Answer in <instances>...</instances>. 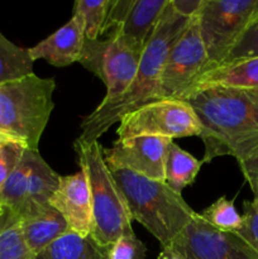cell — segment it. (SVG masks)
Segmentation results:
<instances>
[{"label": "cell", "mask_w": 258, "mask_h": 259, "mask_svg": "<svg viewBox=\"0 0 258 259\" xmlns=\"http://www.w3.org/2000/svg\"><path fill=\"white\" fill-rule=\"evenodd\" d=\"M177 100L197 116L205 147L202 163L223 156L239 161L258 147V91L210 86L190 90Z\"/></svg>", "instance_id": "6da1fadb"}, {"label": "cell", "mask_w": 258, "mask_h": 259, "mask_svg": "<svg viewBox=\"0 0 258 259\" xmlns=\"http://www.w3.org/2000/svg\"><path fill=\"white\" fill-rule=\"evenodd\" d=\"M190 20L191 18L179 14L169 0L153 35L144 47L133 82L120 96L113 100L101 101L93 113L83 118L78 139L83 142L99 141V138L113 124L120 121L125 114L154 101L167 55Z\"/></svg>", "instance_id": "7a4b0ae2"}, {"label": "cell", "mask_w": 258, "mask_h": 259, "mask_svg": "<svg viewBox=\"0 0 258 259\" xmlns=\"http://www.w3.org/2000/svg\"><path fill=\"white\" fill-rule=\"evenodd\" d=\"M109 169L123 194L132 220L143 225L161 247L171 244L196 215L181 194L174 191L166 182L129 169Z\"/></svg>", "instance_id": "3957f363"}, {"label": "cell", "mask_w": 258, "mask_h": 259, "mask_svg": "<svg viewBox=\"0 0 258 259\" xmlns=\"http://www.w3.org/2000/svg\"><path fill=\"white\" fill-rule=\"evenodd\" d=\"M55 78H42L34 73L0 83V133L29 151H38L55 108Z\"/></svg>", "instance_id": "277c9868"}, {"label": "cell", "mask_w": 258, "mask_h": 259, "mask_svg": "<svg viewBox=\"0 0 258 259\" xmlns=\"http://www.w3.org/2000/svg\"><path fill=\"white\" fill-rule=\"evenodd\" d=\"M75 151L78 166L88 176L93 201V235L101 245L113 244L124 234H132V218L123 194L119 190L105 158L104 148L99 141L83 142L76 139Z\"/></svg>", "instance_id": "5b68a950"}, {"label": "cell", "mask_w": 258, "mask_h": 259, "mask_svg": "<svg viewBox=\"0 0 258 259\" xmlns=\"http://www.w3.org/2000/svg\"><path fill=\"white\" fill-rule=\"evenodd\" d=\"M197 17L207 56L205 72L224 62L244 33L258 22V0H204Z\"/></svg>", "instance_id": "8992f818"}, {"label": "cell", "mask_w": 258, "mask_h": 259, "mask_svg": "<svg viewBox=\"0 0 258 259\" xmlns=\"http://www.w3.org/2000/svg\"><path fill=\"white\" fill-rule=\"evenodd\" d=\"M118 139L134 137L175 138L200 137V126L194 110L185 101L163 99L144 104L120 119L116 129Z\"/></svg>", "instance_id": "52a82bcc"}, {"label": "cell", "mask_w": 258, "mask_h": 259, "mask_svg": "<svg viewBox=\"0 0 258 259\" xmlns=\"http://www.w3.org/2000/svg\"><path fill=\"white\" fill-rule=\"evenodd\" d=\"M143 50L126 42L118 35L106 39H85L78 62L98 76L106 86L103 101L120 96L136 77Z\"/></svg>", "instance_id": "ba28073f"}, {"label": "cell", "mask_w": 258, "mask_h": 259, "mask_svg": "<svg viewBox=\"0 0 258 259\" xmlns=\"http://www.w3.org/2000/svg\"><path fill=\"white\" fill-rule=\"evenodd\" d=\"M197 15L191 18L169 50L159 76L154 101L182 98L206 67L207 56Z\"/></svg>", "instance_id": "9c48e42d"}, {"label": "cell", "mask_w": 258, "mask_h": 259, "mask_svg": "<svg viewBox=\"0 0 258 259\" xmlns=\"http://www.w3.org/2000/svg\"><path fill=\"white\" fill-rule=\"evenodd\" d=\"M185 259H258L250 245L235 232H223L196 212L171 243Z\"/></svg>", "instance_id": "30bf717a"}, {"label": "cell", "mask_w": 258, "mask_h": 259, "mask_svg": "<svg viewBox=\"0 0 258 259\" xmlns=\"http://www.w3.org/2000/svg\"><path fill=\"white\" fill-rule=\"evenodd\" d=\"M169 0H111L106 32L144 50Z\"/></svg>", "instance_id": "8fae6325"}, {"label": "cell", "mask_w": 258, "mask_h": 259, "mask_svg": "<svg viewBox=\"0 0 258 259\" xmlns=\"http://www.w3.org/2000/svg\"><path fill=\"white\" fill-rule=\"evenodd\" d=\"M172 139L162 137H134L118 139L104 149L108 167L129 169L151 180L164 182L166 149Z\"/></svg>", "instance_id": "7c38bea8"}, {"label": "cell", "mask_w": 258, "mask_h": 259, "mask_svg": "<svg viewBox=\"0 0 258 259\" xmlns=\"http://www.w3.org/2000/svg\"><path fill=\"white\" fill-rule=\"evenodd\" d=\"M50 205L62 215L71 232L80 235H90L93 233L90 186L85 169L81 166L76 174L61 176L57 190L50 200Z\"/></svg>", "instance_id": "4fadbf2b"}, {"label": "cell", "mask_w": 258, "mask_h": 259, "mask_svg": "<svg viewBox=\"0 0 258 259\" xmlns=\"http://www.w3.org/2000/svg\"><path fill=\"white\" fill-rule=\"evenodd\" d=\"M83 45V20L81 15L72 13L65 25L29 48V55L33 61L45 60L56 67H66L80 61Z\"/></svg>", "instance_id": "5bb4252c"}, {"label": "cell", "mask_w": 258, "mask_h": 259, "mask_svg": "<svg viewBox=\"0 0 258 259\" xmlns=\"http://www.w3.org/2000/svg\"><path fill=\"white\" fill-rule=\"evenodd\" d=\"M60 179V175L53 171L42 158L39 151H32L30 171L25 185L24 206L20 222L50 206V200L57 190Z\"/></svg>", "instance_id": "9a60e30c"}, {"label": "cell", "mask_w": 258, "mask_h": 259, "mask_svg": "<svg viewBox=\"0 0 258 259\" xmlns=\"http://www.w3.org/2000/svg\"><path fill=\"white\" fill-rule=\"evenodd\" d=\"M210 86L258 91V57L242 58L215 66L202 72L190 90Z\"/></svg>", "instance_id": "2e32d148"}, {"label": "cell", "mask_w": 258, "mask_h": 259, "mask_svg": "<svg viewBox=\"0 0 258 259\" xmlns=\"http://www.w3.org/2000/svg\"><path fill=\"white\" fill-rule=\"evenodd\" d=\"M19 224L23 237L35 257L55 240L70 232V227L62 215L51 205L35 215L22 220Z\"/></svg>", "instance_id": "e0dca14e"}, {"label": "cell", "mask_w": 258, "mask_h": 259, "mask_svg": "<svg viewBox=\"0 0 258 259\" xmlns=\"http://www.w3.org/2000/svg\"><path fill=\"white\" fill-rule=\"evenodd\" d=\"M109 245H101L93 235L68 232L48 245L35 259H108Z\"/></svg>", "instance_id": "ac0fdd59"}, {"label": "cell", "mask_w": 258, "mask_h": 259, "mask_svg": "<svg viewBox=\"0 0 258 259\" xmlns=\"http://www.w3.org/2000/svg\"><path fill=\"white\" fill-rule=\"evenodd\" d=\"M202 161L195 158L171 141L166 149L164 159V182L174 191L181 194L182 190L194 184L201 168Z\"/></svg>", "instance_id": "d6986e66"}, {"label": "cell", "mask_w": 258, "mask_h": 259, "mask_svg": "<svg viewBox=\"0 0 258 259\" xmlns=\"http://www.w3.org/2000/svg\"><path fill=\"white\" fill-rule=\"evenodd\" d=\"M33 63L29 48L14 45L0 32V83L34 73Z\"/></svg>", "instance_id": "ffe728a7"}, {"label": "cell", "mask_w": 258, "mask_h": 259, "mask_svg": "<svg viewBox=\"0 0 258 259\" xmlns=\"http://www.w3.org/2000/svg\"><path fill=\"white\" fill-rule=\"evenodd\" d=\"M110 4L111 0H77L75 3L73 13L82 18L85 39L96 40L105 34Z\"/></svg>", "instance_id": "44dd1931"}, {"label": "cell", "mask_w": 258, "mask_h": 259, "mask_svg": "<svg viewBox=\"0 0 258 259\" xmlns=\"http://www.w3.org/2000/svg\"><path fill=\"white\" fill-rule=\"evenodd\" d=\"M205 222L223 232H238L243 225L242 215L235 209L233 200L219 197L200 214Z\"/></svg>", "instance_id": "7402d4cb"}, {"label": "cell", "mask_w": 258, "mask_h": 259, "mask_svg": "<svg viewBox=\"0 0 258 259\" xmlns=\"http://www.w3.org/2000/svg\"><path fill=\"white\" fill-rule=\"evenodd\" d=\"M0 259H35L23 237L19 223L0 230Z\"/></svg>", "instance_id": "603a6c76"}, {"label": "cell", "mask_w": 258, "mask_h": 259, "mask_svg": "<svg viewBox=\"0 0 258 259\" xmlns=\"http://www.w3.org/2000/svg\"><path fill=\"white\" fill-rule=\"evenodd\" d=\"M25 149L22 143L0 133V189L18 166Z\"/></svg>", "instance_id": "cb8c5ba5"}, {"label": "cell", "mask_w": 258, "mask_h": 259, "mask_svg": "<svg viewBox=\"0 0 258 259\" xmlns=\"http://www.w3.org/2000/svg\"><path fill=\"white\" fill-rule=\"evenodd\" d=\"M147 248L134 233L124 234L109 245L108 259H146Z\"/></svg>", "instance_id": "d4e9b609"}, {"label": "cell", "mask_w": 258, "mask_h": 259, "mask_svg": "<svg viewBox=\"0 0 258 259\" xmlns=\"http://www.w3.org/2000/svg\"><path fill=\"white\" fill-rule=\"evenodd\" d=\"M243 225L238 235L243 238L258 254V199L253 197L250 201L243 204Z\"/></svg>", "instance_id": "484cf974"}, {"label": "cell", "mask_w": 258, "mask_h": 259, "mask_svg": "<svg viewBox=\"0 0 258 259\" xmlns=\"http://www.w3.org/2000/svg\"><path fill=\"white\" fill-rule=\"evenodd\" d=\"M250 57H258V22L244 33L223 63Z\"/></svg>", "instance_id": "4316f807"}, {"label": "cell", "mask_w": 258, "mask_h": 259, "mask_svg": "<svg viewBox=\"0 0 258 259\" xmlns=\"http://www.w3.org/2000/svg\"><path fill=\"white\" fill-rule=\"evenodd\" d=\"M239 168L249 185L255 199H258V147L238 161Z\"/></svg>", "instance_id": "83f0119b"}, {"label": "cell", "mask_w": 258, "mask_h": 259, "mask_svg": "<svg viewBox=\"0 0 258 259\" xmlns=\"http://www.w3.org/2000/svg\"><path fill=\"white\" fill-rule=\"evenodd\" d=\"M202 3L204 0H171L175 10L186 18H192L199 14Z\"/></svg>", "instance_id": "f1b7e54d"}, {"label": "cell", "mask_w": 258, "mask_h": 259, "mask_svg": "<svg viewBox=\"0 0 258 259\" xmlns=\"http://www.w3.org/2000/svg\"><path fill=\"white\" fill-rule=\"evenodd\" d=\"M157 259H185V257L174 245L168 244L166 247H161V252H159Z\"/></svg>", "instance_id": "f546056e"}, {"label": "cell", "mask_w": 258, "mask_h": 259, "mask_svg": "<svg viewBox=\"0 0 258 259\" xmlns=\"http://www.w3.org/2000/svg\"><path fill=\"white\" fill-rule=\"evenodd\" d=\"M3 214H4V206H3V204H2V200H0V217H2Z\"/></svg>", "instance_id": "4dcf8cb0"}, {"label": "cell", "mask_w": 258, "mask_h": 259, "mask_svg": "<svg viewBox=\"0 0 258 259\" xmlns=\"http://www.w3.org/2000/svg\"><path fill=\"white\" fill-rule=\"evenodd\" d=\"M3 229V224H2V217H0V230Z\"/></svg>", "instance_id": "1f68e13d"}]
</instances>
